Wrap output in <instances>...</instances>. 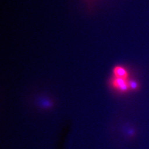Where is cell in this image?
<instances>
[{
  "mask_svg": "<svg viewBox=\"0 0 149 149\" xmlns=\"http://www.w3.org/2000/svg\"><path fill=\"white\" fill-rule=\"evenodd\" d=\"M112 85L116 89L122 92H125L130 89L129 80L126 79L114 77L112 80Z\"/></svg>",
  "mask_w": 149,
  "mask_h": 149,
  "instance_id": "obj_1",
  "label": "cell"
},
{
  "mask_svg": "<svg viewBox=\"0 0 149 149\" xmlns=\"http://www.w3.org/2000/svg\"><path fill=\"white\" fill-rule=\"evenodd\" d=\"M113 73L115 77L128 80L129 76L128 71L123 67L120 66H116L113 70Z\"/></svg>",
  "mask_w": 149,
  "mask_h": 149,
  "instance_id": "obj_2",
  "label": "cell"
},
{
  "mask_svg": "<svg viewBox=\"0 0 149 149\" xmlns=\"http://www.w3.org/2000/svg\"><path fill=\"white\" fill-rule=\"evenodd\" d=\"M129 88L133 90L138 89L139 87L138 83L136 81H133V80L129 81Z\"/></svg>",
  "mask_w": 149,
  "mask_h": 149,
  "instance_id": "obj_3",
  "label": "cell"
}]
</instances>
